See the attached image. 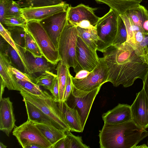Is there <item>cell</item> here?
Returning a JSON list of instances; mask_svg holds the SVG:
<instances>
[{
	"label": "cell",
	"mask_w": 148,
	"mask_h": 148,
	"mask_svg": "<svg viewBox=\"0 0 148 148\" xmlns=\"http://www.w3.org/2000/svg\"><path fill=\"white\" fill-rule=\"evenodd\" d=\"M77 66L74 69L77 73L85 70L92 71L100 63L97 52L91 49L79 36L76 47Z\"/></svg>",
	"instance_id": "obj_10"
},
{
	"label": "cell",
	"mask_w": 148,
	"mask_h": 148,
	"mask_svg": "<svg viewBox=\"0 0 148 148\" xmlns=\"http://www.w3.org/2000/svg\"><path fill=\"white\" fill-rule=\"evenodd\" d=\"M26 29L36 43L43 56L48 61L56 65L60 61L58 50L40 22H28Z\"/></svg>",
	"instance_id": "obj_5"
},
{
	"label": "cell",
	"mask_w": 148,
	"mask_h": 148,
	"mask_svg": "<svg viewBox=\"0 0 148 148\" xmlns=\"http://www.w3.org/2000/svg\"><path fill=\"white\" fill-rule=\"evenodd\" d=\"M69 69L59 61L56 69L57 72V75L59 87V102L58 103V106L60 108L62 107L63 104V97L66 83L67 75L69 71Z\"/></svg>",
	"instance_id": "obj_25"
},
{
	"label": "cell",
	"mask_w": 148,
	"mask_h": 148,
	"mask_svg": "<svg viewBox=\"0 0 148 148\" xmlns=\"http://www.w3.org/2000/svg\"><path fill=\"white\" fill-rule=\"evenodd\" d=\"M142 28L145 35V36L148 35V20L144 22Z\"/></svg>",
	"instance_id": "obj_45"
},
{
	"label": "cell",
	"mask_w": 148,
	"mask_h": 148,
	"mask_svg": "<svg viewBox=\"0 0 148 148\" xmlns=\"http://www.w3.org/2000/svg\"><path fill=\"white\" fill-rule=\"evenodd\" d=\"M108 70L107 82L115 87L132 86L137 79L144 80L148 71L145 57L138 55L127 42L112 45L102 52Z\"/></svg>",
	"instance_id": "obj_1"
},
{
	"label": "cell",
	"mask_w": 148,
	"mask_h": 148,
	"mask_svg": "<svg viewBox=\"0 0 148 148\" xmlns=\"http://www.w3.org/2000/svg\"><path fill=\"white\" fill-rule=\"evenodd\" d=\"M20 93L23 99L30 102L40 109L58 126L59 129L66 132L70 131L63 113L52 95L46 91L40 95H34L22 90Z\"/></svg>",
	"instance_id": "obj_3"
},
{
	"label": "cell",
	"mask_w": 148,
	"mask_h": 148,
	"mask_svg": "<svg viewBox=\"0 0 148 148\" xmlns=\"http://www.w3.org/2000/svg\"><path fill=\"white\" fill-rule=\"evenodd\" d=\"M16 2L21 8H25L56 5L64 1L62 0H19Z\"/></svg>",
	"instance_id": "obj_29"
},
{
	"label": "cell",
	"mask_w": 148,
	"mask_h": 148,
	"mask_svg": "<svg viewBox=\"0 0 148 148\" xmlns=\"http://www.w3.org/2000/svg\"><path fill=\"white\" fill-rule=\"evenodd\" d=\"M16 79L21 90H23L34 95H39L42 93L43 91L35 83L34 77L31 75L26 74Z\"/></svg>",
	"instance_id": "obj_26"
},
{
	"label": "cell",
	"mask_w": 148,
	"mask_h": 148,
	"mask_svg": "<svg viewBox=\"0 0 148 148\" xmlns=\"http://www.w3.org/2000/svg\"><path fill=\"white\" fill-rule=\"evenodd\" d=\"M12 134L23 148L33 143L38 145L42 148H52V145L34 122L28 119L19 126H15Z\"/></svg>",
	"instance_id": "obj_8"
},
{
	"label": "cell",
	"mask_w": 148,
	"mask_h": 148,
	"mask_svg": "<svg viewBox=\"0 0 148 148\" xmlns=\"http://www.w3.org/2000/svg\"><path fill=\"white\" fill-rule=\"evenodd\" d=\"M97 8L90 7L82 3L73 7L70 5L67 10V19L76 26L80 22L86 20L95 26L100 18L94 12Z\"/></svg>",
	"instance_id": "obj_14"
},
{
	"label": "cell",
	"mask_w": 148,
	"mask_h": 148,
	"mask_svg": "<svg viewBox=\"0 0 148 148\" xmlns=\"http://www.w3.org/2000/svg\"><path fill=\"white\" fill-rule=\"evenodd\" d=\"M0 34L1 36L7 43L11 46L17 52L20 57L21 50L13 40L10 32L5 29L3 25L0 23Z\"/></svg>",
	"instance_id": "obj_36"
},
{
	"label": "cell",
	"mask_w": 148,
	"mask_h": 148,
	"mask_svg": "<svg viewBox=\"0 0 148 148\" xmlns=\"http://www.w3.org/2000/svg\"><path fill=\"white\" fill-rule=\"evenodd\" d=\"M67 10L56 13L39 22L57 49L60 37L67 21Z\"/></svg>",
	"instance_id": "obj_11"
},
{
	"label": "cell",
	"mask_w": 148,
	"mask_h": 148,
	"mask_svg": "<svg viewBox=\"0 0 148 148\" xmlns=\"http://www.w3.org/2000/svg\"><path fill=\"white\" fill-rule=\"evenodd\" d=\"M28 116V119L34 122L49 125L58 129L57 125L36 106L23 99Z\"/></svg>",
	"instance_id": "obj_19"
},
{
	"label": "cell",
	"mask_w": 148,
	"mask_h": 148,
	"mask_svg": "<svg viewBox=\"0 0 148 148\" xmlns=\"http://www.w3.org/2000/svg\"><path fill=\"white\" fill-rule=\"evenodd\" d=\"M34 123L52 146L66 136L65 132L55 127L45 124Z\"/></svg>",
	"instance_id": "obj_21"
},
{
	"label": "cell",
	"mask_w": 148,
	"mask_h": 148,
	"mask_svg": "<svg viewBox=\"0 0 148 148\" xmlns=\"http://www.w3.org/2000/svg\"><path fill=\"white\" fill-rule=\"evenodd\" d=\"M125 12L135 24L142 28L144 22L148 20V11L140 4L129 8Z\"/></svg>",
	"instance_id": "obj_24"
},
{
	"label": "cell",
	"mask_w": 148,
	"mask_h": 148,
	"mask_svg": "<svg viewBox=\"0 0 148 148\" xmlns=\"http://www.w3.org/2000/svg\"><path fill=\"white\" fill-rule=\"evenodd\" d=\"M12 65L7 51H0V81L9 90L21 91L20 86L10 67Z\"/></svg>",
	"instance_id": "obj_15"
},
{
	"label": "cell",
	"mask_w": 148,
	"mask_h": 148,
	"mask_svg": "<svg viewBox=\"0 0 148 148\" xmlns=\"http://www.w3.org/2000/svg\"><path fill=\"white\" fill-rule=\"evenodd\" d=\"M11 0H0V23L2 24L5 18L6 7Z\"/></svg>",
	"instance_id": "obj_40"
},
{
	"label": "cell",
	"mask_w": 148,
	"mask_h": 148,
	"mask_svg": "<svg viewBox=\"0 0 148 148\" xmlns=\"http://www.w3.org/2000/svg\"><path fill=\"white\" fill-rule=\"evenodd\" d=\"M16 121L12 103L9 97L0 99V130L9 136Z\"/></svg>",
	"instance_id": "obj_16"
},
{
	"label": "cell",
	"mask_w": 148,
	"mask_h": 148,
	"mask_svg": "<svg viewBox=\"0 0 148 148\" xmlns=\"http://www.w3.org/2000/svg\"><path fill=\"white\" fill-rule=\"evenodd\" d=\"M68 139L66 136L56 143L52 148H68Z\"/></svg>",
	"instance_id": "obj_41"
},
{
	"label": "cell",
	"mask_w": 148,
	"mask_h": 148,
	"mask_svg": "<svg viewBox=\"0 0 148 148\" xmlns=\"http://www.w3.org/2000/svg\"><path fill=\"white\" fill-rule=\"evenodd\" d=\"M148 36H145L137 46L136 51L140 56L145 57L148 51Z\"/></svg>",
	"instance_id": "obj_37"
},
{
	"label": "cell",
	"mask_w": 148,
	"mask_h": 148,
	"mask_svg": "<svg viewBox=\"0 0 148 148\" xmlns=\"http://www.w3.org/2000/svg\"><path fill=\"white\" fill-rule=\"evenodd\" d=\"M99 136L101 148H133L148 136V131L132 120L119 123H104Z\"/></svg>",
	"instance_id": "obj_2"
},
{
	"label": "cell",
	"mask_w": 148,
	"mask_h": 148,
	"mask_svg": "<svg viewBox=\"0 0 148 148\" xmlns=\"http://www.w3.org/2000/svg\"><path fill=\"white\" fill-rule=\"evenodd\" d=\"M77 26L84 29H90L95 27L92 25L90 21L86 20L80 22L77 25Z\"/></svg>",
	"instance_id": "obj_42"
},
{
	"label": "cell",
	"mask_w": 148,
	"mask_h": 148,
	"mask_svg": "<svg viewBox=\"0 0 148 148\" xmlns=\"http://www.w3.org/2000/svg\"><path fill=\"white\" fill-rule=\"evenodd\" d=\"M7 146L4 145L2 143H0V148H6Z\"/></svg>",
	"instance_id": "obj_48"
},
{
	"label": "cell",
	"mask_w": 148,
	"mask_h": 148,
	"mask_svg": "<svg viewBox=\"0 0 148 148\" xmlns=\"http://www.w3.org/2000/svg\"><path fill=\"white\" fill-rule=\"evenodd\" d=\"M102 117L104 123H123L132 120L130 106L119 103L114 108L104 113Z\"/></svg>",
	"instance_id": "obj_17"
},
{
	"label": "cell",
	"mask_w": 148,
	"mask_h": 148,
	"mask_svg": "<svg viewBox=\"0 0 148 148\" xmlns=\"http://www.w3.org/2000/svg\"><path fill=\"white\" fill-rule=\"evenodd\" d=\"M25 148H42V147L37 144L33 143L28 145Z\"/></svg>",
	"instance_id": "obj_46"
},
{
	"label": "cell",
	"mask_w": 148,
	"mask_h": 148,
	"mask_svg": "<svg viewBox=\"0 0 148 148\" xmlns=\"http://www.w3.org/2000/svg\"><path fill=\"white\" fill-rule=\"evenodd\" d=\"M60 109L71 131L82 132L81 118L77 110L69 107L65 101Z\"/></svg>",
	"instance_id": "obj_20"
},
{
	"label": "cell",
	"mask_w": 148,
	"mask_h": 148,
	"mask_svg": "<svg viewBox=\"0 0 148 148\" xmlns=\"http://www.w3.org/2000/svg\"><path fill=\"white\" fill-rule=\"evenodd\" d=\"M143 81L144 89L146 96L148 100V71L145 76V78Z\"/></svg>",
	"instance_id": "obj_44"
},
{
	"label": "cell",
	"mask_w": 148,
	"mask_h": 148,
	"mask_svg": "<svg viewBox=\"0 0 148 148\" xmlns=\"http://www.w3.org/2000/svg\"><path fill=\"white\" fill-rule=\"evenodd\" d=\"M100 3L108 5L119 14H123L129 8L137 4L142 0H95Z\"/></svg>",
	"instance_id": "obj_22"
},
{
	"label": "cell",
	"mask_w": 148,
	"mask_h": 148,
	"mask_svg": "<svg viewBox=\"0 0 148 148\" xmlns=\"http://www.w3.org/2000/svg\"><path fill=\"white\" fill-rule=\"evenodd\" d=\"M119 15L110 8L108 12L100 18L95 26L100 39L97 50L102 52L112 45L117 34Z\"/></svg>",
	"instance_id": "obj_6"
},
{
	"label": "cell",
	"mask_w": 148,
	"mask_h": 148,
	"mask_svg": "<svg viewBox=\"0 0 148 148\" xmlns=\"http://www.w3.org/2000/svg\"><path fill=\"white\" fill-rule=\"evenodd\" d=\"M145 58L146 60V62H147V63L148 64V52L146 54V55L145 56Z\"/></svg>",
	"instance_id": "obj_49"
},
{
	"label": "cell",
	"mask_w": 148,
	"mask_h": 148,
	"mask_svg": "<svg viewBox=\"0 0 148 148\" xmlns=\"http://www.w3.org/2000/svg\"><path fill=\"white\" fill-rule=\"evenodd\" d=\"M57 75L51 71H46L39 76L34 77L35 83L39 86L43 87L51 93L54 81Z\"/></svg>",
	"instance_id": "obj_28"
},
{
	"label": "cell",
	"mask_w": 148,
	"mask_h": 148,
	"mask_svg": "<svg viewBox=\"0 0 148 148\" xmlns=\"http://www.w3.org/2000/svg\"><path fill=\"white\" fill-rule=\"evenodd\" d=\"M72 76L69 71L67 75L66 83L64 95L63 103L67 100L70 95L72 90L73 85Z\"/></svg>",
	"instance_id": "obj_38"
},
{
	"label": "cell",
	"mask_w": 148,
	"mask_h": 148,
	"mask_svg": "<svg viewBox=\"0 0 148 148\" xmlns=\"http://www.w3.org/2000/svg\"><path fill=\"white\" fill-rule=\"evenodd\" d=\"M101 87L86 92L77 89L73 85L70 95L65 101L69 107L77 111L81 118L83 131L93 103Z\"/></svg>",
	"instance_id": "obj_7"
},
{
	"label": "cell",
	"mask_w": 148,
	"mask_h": 148,
	"mask_svg": "<svg viewBox=\"0 0 148 148\" xmlns=\"http://www.w3.org/2000/svg\"><path fill=\"white\" fill-rule=\"evenodd\" d=\"M65 132L69 140L68 148H90L89 146L83 143L81 136L74 135L70 131Z\"/></svg>",
	"instance_id": "obj_34"
},
{
	"label": "cell",
	"mask_w": 148,
	"mask_h": 148,
	"mask_svg": "<svg viewBox=\"0 0 148 148\" xmlns=\"http://www.w3.org/2000/svg\"><path fill=\"white\" fill-rule=\"evenodd\" d=\"M8 55L11 60L12 66L21 71L25 73L23 62L16 51L8 44L7 48Z\"/></svg>",
	"instance_id": "obj_32"
},
{
	"label": "cell",
	"mask_w": 148,
	"mask_h": 148,
	"mask_svg": "<svg viewBox=\"0 0 148 148\" xmlns=\"http://www.w3.org/2000/svg\"><path fill=\"white\" fill-rule=\"evenodd\" d=\"M69 4L64 1L54 5L38 7L21 8L22 15L27 22L40 21L56 13L67 11Z\"/></svg>",
	"instance_id": "obj_12"
},
{
	"label": "cell",
	"mask_w": 148,
	"mask_h": 148,
	"mask_svg": "<svg viewBox=\"0 0 148 148\" xmlns=\"http://www.w3.org/2000/svg\"><path fill=\"white\" fill-rule=\"evenodd\" d=\"M147 144L148 145V142H147Z\"/></svg>",
	"instance_id": "obj_50"
},
{
	"label": "cell",
	"mask_w": 148,
	"mask_h": 148,
	"mask_svg": "<svg viewBox=\"0 0 148 148\" xmlns=\"http://www.w3.org/2000/svg\"><path fill=\"white\" fill-rule=\"evenodd\" d=\"M25 30L23 52H29L35 58L41 57L43 55L36 43L26 29Z\"/></svg>",
	"instance_id": "obj_30"
},
{
	"label": "cell",
	"mask_w": 148,
	"mask_h": 148,
	"mask_svg": "<svg viewBox=\"0 0 148 148\" xmlns=\"http://www.w3.org/2000/svg\"><path fill=\"white\" fill-rule=\"evenodd\" d=\"M79 37L76 26L67 20L59 38L57 50L60 61L69 68L77 66L76 47Z\"/></svg>",
	"instance_id": "obj_4"
},
{
	"label": "cell",
	"mask_w": 148,
	"mask_h": 148,
	"mask_svg": "<svg viewBox=\"0 0 148 148\" xmlns=\"http://www.w3.org/2000/svg\"><path fill=\"white\" fill-rule=\"evenodd\" d=\"M132 120L142 127L148 128V100L144 89L136 93L130 106Z\"/></svg>",
	"instance_id": "obj_13"
},
{
	"label": "cell",
	"mask_w": 148,
	"mask_h": 148,
	"mask_svg": "<svg viewBox=\"0 0 148 148\" xmlns=\"http://www.w3.org/2000/svg\"><path fill=\"white\" fill-rule=\"evenodd\" d=\"M27 23L22 15L5 17L2 24L8 27L18 26L25 29Z\"/></svg>",
	"instance_id": "obj_33"
},
{
	"label": "cell",
	"mask_w": 148,
	"mask_h": 148,
	"mask_svg": "<svg viewBox=\"0 0 148 148\" xmlns=\"http://www.w3.org/2000/svg\"><path fill=\"white\" fill-rule=\"evenodd\" d=\"M125 24L127 33V40L128 42L135 50L136 45L135 36L138 31H143L142 28L135 24L126 13L119 14Z\"/></svg>",
	"instance_id": "obj_27"
},
{
	"label": "cell",
	"mask_w": 148,
	"mask_h": 148,
	"mask_svg": "<svg viewBox=\"0 0 148 148\" xmlns=\"http://www.w3.org/2000/svg\"><path fill=\"white\" fill-rule=\"evenodd\" d=\"M24 55L27 64V73L29 75L36 73L51 71L55 68L56 65L48 61L43 56L35 58L28 51L24 52Z\"/></svg>",
	"instance_id": "obj_18"
},
{
	"label": "cell",
	"mask_w": 148,
	"mask_h": 148,
	"mask_svg": "<svg viewBox=\"0 0 148 148\" xmlns=\"http://www.w3.org/2000/svg\"><path fill=\"white\" fill-rule=\"evenodd\" d=\"M51 94L55 101L58 103L59 102V90L57 76L54 81Z\"/></svg>",
	"instance_id": "obj_39"
},
{
	"label": "cell",
	"mask_w": 148,
	"mask_h": 148,
	"mask_svg": "<svg viewBox=\"0 0 148 148\" xmlns=\"http://www.w3.org/2000/svg\"><path fill=\"white\" fill-rule=\"evenodd\" d=\"M100 63L85 78L77 79L72 76L73 85L77 89L88 92L107 82L108 70L103 58H99Z\"/></svg>",
	"instance_id": "obj_9"
},
{
	"label": "cell",
	"mask_w": 148,
	"mask_h": 148,
	"mask_svg": "<svg viewBox=\"0 0 148 148\" xmlns=\"http://www.w3.org/2000/svg\"><path fill=\"white\" fill-rule=\"evenodd\" d=\"M133 148H148V147L146 144H143L140 145H136Z\"/></svg>",
	"instance_id": "obj_47"
},
{
	"label": "cell",
	"mask_w": 148,
	"mask_h": 148,
	"mask_svg": "<svg viewBox=\"0 0 148 148\" xmlns=\"http://www.w3.org/2000/svg\"><path fill=\"white\" fill-rule=\"evenodd\" d=\"M127 33L124 21L119 15L118 20V27L116 37L112 45L121 44L127 42Z\"/></svg>",
	"instance_id": "obj_31"
},
{
	"label": "cell",
	"mask_w": 148,
	"mask_h": 148,
	"mask_svg": "<svg viewBox=\"0 0 148 148\" xmlns=\"http://www.w3.org/2000/svg\"><path fill=\"white\" fill-rule=\"evenodd\" d=\"M76 27L79 36L91 49L96 52L97 43L100 39L95 26L90 29H84Z\"/></svg>",
	"instance_id": "obj_23"
},
{
	"label": "cell",
	"mask_w": 148,
	"mask_h": 148,
	"mask_svg": "<svg viewBox=\"0 0 148 148\" xmlns=\"http://www.w3.org/2000/svg\"><path fill=\"white\" fill-rule=\"evenodd\" d=\"M21 8L16 1L13 0H11L6 7L5 18L22 16Z\"/></svg>",
	"instance_id": "obj_35"
},
{
	"label": "cell",
	"mask_w": 148,
	"mask_h": 148,
	"mask_svg": "<svg viewBox=\"0 0 148 148\" xmlns=\"http://www.w3.org/2000/svg\"><path fill=\"white\" fill-rule=\"evenodd\" d=\"M90 72L85 70H81L76 73L75 77L77 79H82L86 77Z\"/></svg>",
	"instance_id": "obj_43"
}]
</instances>
